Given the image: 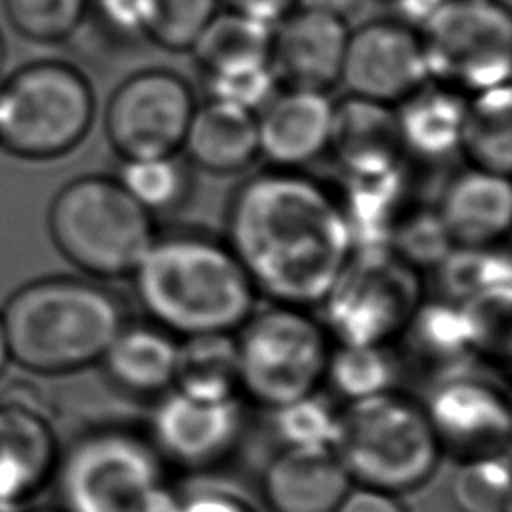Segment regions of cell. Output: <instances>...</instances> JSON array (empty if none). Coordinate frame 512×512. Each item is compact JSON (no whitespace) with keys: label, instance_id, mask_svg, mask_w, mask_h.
<instances>
[{"label":"cell","instance_id":"cell-7","mask_svg":"<svg viewBox=\"0 0 512 512\" xmlns=\"http://www.w3.org/2000/svg\"><path fill=\"white\" fill-rule=\"evenodd\" d=\"M236 332L238 390L252 402L278 410L316 394L326 380L332 338L304 308L274 302Z\"/></svg>","mask_w":512,"mask_h":512},{"label":"cell","instance_id":"cell-22","mask_svg":"<svg viewBox=\"0 0 512 512\" xmlns=\"http://www.w3.org/2000/svg\"><path fill=\"white\" fill-rule=\"evenodd\" d=\"M182 148L196 166L208 172L244 170L260 154L256 114L210 98L194 108Z\"/></svg>","mask_w":512,"mask_h":512},{"label":"cell","instance_id":"cell-25","mask_svg":"<svg viewBox=\"0 0 512 512\" xmlns=\"http://www.w3.org/2000/svg\"><path fill=\"white\" fill-rule=\"evenodd\" d=\"M460 150L476 168L508 176L512 166L510 84L472 94L466 104Z\"/></svg>","mask_w":512,"mask_h":512},{"label":"cell","instance_id":"cell-27","mask_svg":"<svg viewBox=\"0 0 512 512\" xmlns=\"http://www.w3.org/2000/svg\"><path fill=\"white\" fill-rule=\"evenodd\" d=\"M402 334H406L414 358L424 360L428 366H438L444 376L452 374L450 364L458 372L464 370L460 364L476 350L462 308L448 302L418 306Z\"/></svg>","mask_w":512,"mask_h":512},{"label":"cell","instance_id":"cell-36","mask_svg":"<svg viewBox=\"0 0 512 512\" xmlns=\"http://www.w3.org/2000/svg\"><path fill=\"white\" fill-rule=\"evenodd\" d=\"M210 98L258 112L276 92V74L270 64L204 76Z\"/></svg>","mask_w":512,"mask_h":512},{"label":"cell","instance_id":"cell-16","mask_svg":"<svg viewBox=\"0 0 512 512\" xmlns=\"http://www.w3.org/2000/svg\"><path fill=\"white\" fill-rule=\"evenodd\" d=\"M334 114L336 104L326 90H276L256 112L258 152L276 168L298 170L328 150Z\"/></svg>","mask_w":512,"mask_h":512},{"label":"cell","instance_id":"cell-2","mask_svg":"<svg viewBox=\"0 0 512 512\" xmlns=\"http://www.w3.org/2000/svg\"><path fill=\"white\" fill-rule=\"evenodd\" d=\"M134 292L172 336L234 334L256 310V288L226 242L182 232L156 236L136 270Z\"/></svg>","mask_w":512,"mask_h":512},{"label":"cell","instance_id":"cell-32","mask_svg":"<svg viewBox=\"0 0 512 512\" xmlns=\"http://www.w3.org/2000/svg\"><path fill=\"white\" fill-rule=\"evenodd\" d=\"M2 6L10 26L40 44L70 38L90 10L88 0H2Z\"/></svg>","mask_w":512,"mask_h":512},{"label":"cell","instance_id":"cell-5","mask_svg":"<svg viewBox=\"0 0 512 512\" xmlns=\"http://www.w3.org/2000/svg\"><path fill=\"white\" fill-rule=\"evenodd\" d=\"M164 460L126 428H92L60 448L54 480L64 512H172Z\"/></svg>","mask_w":512,"mask_h":512},{"label":"cell","instance_id":"cell-31","mask_svg":"<svg viewBox=\"0 0 512 512\" xmlns=\"http://www.w3.org/2000/svg\"><path fill=\"white\" fill-rule=\"evenodd\" d=\"M116 180L148 212L176 206L188 188L186 168L176 154L124 160Z\"/></svg>","mask_w":512,"mask_h":512},{"label":"cell","instance_id":"cell-23","mask_svg":"<svg viewBox=\"0 0 512 512\" xmlns=\"http://www.w3.org/2000/svg\"><path fill=\"white\" fill-rule=\"evenodd\" d=\"M466 104L464 92L430 80L398 102L394 114L404 152L436 160L460 150Z\"/></svg>","mask_w":512,"mask_h":512},{"label":"cell","instance_id":"cell-15","mask_svg":"<svg viewBox=\"0 0 512 512\" xmlns=\"http://www.w3.org/2000/svg\"><path fill=\"white\" fill-rule=\"evenodd\" d=\"M62 444L44 408L20 396L0 398V512H16L54 480Z\"/></svg>","mask_w":512,"mask_h":512},{"label":"cell","instance_id":"cell-33","mask_svg":"<svg viewBox=\"0 0 512 512\" xmlns=\"http://www.w3.org/2000/svg\"><path fill=\"white\" fill-rule=\"evenodd\" d=\"M454 246L438 210H406L388 244V248L412 268L438 266Z\"/></svg>","mask_w":512,"mask_h":512},{"label":"cell","instance_id":"cell-30","mask_svg":"<svg viewBox=\"0 0 512 512\" xmlns=\"http://www.w3.org/2000/svg\"><path fill=\"white\" fill-rule=\"evenodd\" d=\"M450 500L458 512H510L508 454L460 462Z\"/></svg>","mask_w":512,"mask_h":512},{"label":"cell","instance_id":"cell-28","mask_svg":"<svg viewBox=\"0 0 512 512\" xmlns=\"http://www.w3.org/2000/svg\"><path fill=\"white\" fill-rule=\"evenodd\" d=\"M396 364L386 346L338 344L332 348L326 380L348 402L394 388Z\"/></svg>","mask_w":512,"mask_h":512},{"label":"cell","instance_id":"cell-41","mask_svg":"<svg viewBox=\"0 0 512 512\" xmlns=\"http://www.w3.org/2000/svg\"><path fill=\"white\" fill-rule=\"evenodd\" d=\"M444 0H396L406 22L420 26Z\"/></svg>","mask_w":512,"mask_h":512},{"label":"cell","instance_id":"cell-19","mask_svg":"<svg viewBox=\"0 0 512 512\" xmlns=\"http://www.w3.org/2000/svg\"><path fill=\"white\" fill-rule=\"evenodd\" d=\"M456 246L490 248L508 234L512 190L508 176L470 168L454 176L436 208Z\"/></svg>","mask_w":512,"mask_h":512},{"label":"cell","instance_id":"cell-45","mask_svg":"<svg viewBox=\"0 0 512 512\" xmlns=\"http://www.w3.org/2000/svg\"><path fill=\"white\" fill-rule=\"evenodd\" d=\"M4 54H6V46H4V38L0 34V70H2V64H4Z\"/></svg>","mask_w":512,"mask_h":512},{"label":"cell","instance_id":"cell-10","mask_svg":"<svg viewBox=\"0 0 512 512\" xmlns=\"http://www.w3.org/2000/svg\"><path fill=\"white\" fill-rule=\"evenodd\" d=\"M322 304V324L338 344L386 346L420 306L416 268L390 248L354 250Z\"/></svg>","mask_w":512,"mask_h":512},{"label":"cell","instance_id":"cell-1","mask_svg":"<svg viewBox=\"0 0 512 512\" xmlns=\"http://www.w3.org/2000/svg\"><path fill=\"white\" fill-rule=\"evenodd\" d=\"M226 244L256 292L300 308L322 304L354 254L340 198L284 168L254 174L234 192Z\"/></svg>","mask_w":512,"mask_h":512},{"label":"cell","instance_id":"cell-38","mask_svg":"<svg viewBox=\"0 0 512 512\" xmlns=\"http://www.w3.org/2000/svg\"><path fill=\"white\" fill-rule=\"evenodd\" d=\"M334 512H408V508L398 494L352 484Z\"/></svg>","mask_w":512,"mask_h":512},{"label":"cell","instance_id":"cell-20","mask_svg":"<svg viewBox=\"0 0 512 512\" xmlns=\"http://www.w3.org/2000/svg\"><path fill=\"white\" fill-rule=\"evenodd\" d=\"M328 150L346 176L376 174L400 166L402 140L390 106L354 98L336 104Z\"/></svg>","mask_w":512,"mask_h":512},{"label":"cell","instance_id":"cell-40","mask_svg":"<svg viewBox=\"0 0 512 512\" xmlns=\"http://www.w3.org/2000/svg\"><path fill=\"white\" fill-rule=\"evenodd\" d=\"M224 2L230 10L252 16L270 26L278 24L296 6V0H224Z\"/></svg>","mask_w":512,"mask_h":512},{"label":"cell","instance_id":"cell-24","mask_svg":"<svg viewBox=\"0 0 512 512\" xmlns=\"http://www.w3.org/2000/svg\"><path fill=\"white\" fill-rule=\"evenodd\" d=\"M274 26L226 8L202 28L190 52L204 76L270 64Z\"/></svg>","mask_w":512,"mask_h":512},{"label":"cell","instance_id":"cell-39","mask_svg":"<svg viewBox=\"0 0 512 512\" xmlns=\"http://www.w3.org/2000/svg\"><path fill=\"white\" fill-rule=\"evenodd\" d=\"M172 512H254L252 506L228 490H200L186 498H176Z\"/></svg>","mask_w":512,"mask_h":512},{"label":"cell","instance_id":"cell-35","mask_svg":"<svg viewBox=\"0 0 512 512\" xmlns=\"http://www.w3.org/2000/svg\"><path fill=\"white\" fill-rule=\"evenodd\" d=\"M276 414V430L284 446H330L336 434L338 410L318 398V392L286 404Z\"/></svg>","mask_w":512,"mask_h":512},{"label":"cell","instance_id":"cell-13","mask_svg":"<svg viewBox=\"0 0 512 512\" xmlns=\"http://www.w3.org/2000/svg\"><path fill=\"white\" fill-rule=\"evenodd\" d=\"M424 408L442 454L460 462L508 454L510 404L496 382L460 370L438 382Z\"/></svg>","mask_w":512,"mask_h":512},{"label":"cell","instance_id":"cell-29","mask_svg":"<svg viewBox=\"0 0 512 512\" xmlns=\"http://www.w3.org/2000/svg\"><path fill=\"white\" fill-rule=\"evenodd\" d=\"M440 268L446 298L464 302L478 294L494 290H510L508 260L490 248L454 246V250L436 266Z\"/></svg>","mask_w":512,"mask_h":512},{"label":"cell","instance_id":"cell-26","mask_svg":"<svg viewBox=\"0 0 512 512\" xmlns=\"http://www.w3.org/2000/svg\"><path fill=\"white\" fill-rule=\"evenodd\" d=\"M204 398L238 396V358L232 334L190 336L178 342L174 386Z\"/></svg>","mask_w":512,"mask_h":512},{"label":"cell","instance_id":"cell-37","mask_svg":"<svg viewBox=\"0 0 512 512\" xmlns=\"http://www.w3.org/2000/svg\"><path fill=\"white\" fill-rule=\"evenodd\" d=\"M96 18L116 36H146L148 0H88Z\"/></svg>","mask_w":512,"mask_h":512},{"label":"cell","instance_id":"cell-8","mask_svg":"<svg viewBox=\"0 0 512 512\" xmlns=\"http://www.w3.org/2000/svg\"><path fill=\"white\" fill-rule=\"evenodd\" d=\"M94 92L62 60H36L0 80V148L26 160H52L90 132Z\"/></svg>","mask_w":512,"mask_h":512},{"label":"cell","instance_id":"cell-42","mask_svg":"<svg viewBox=\"0 0 512 512\" xmlns=\"http://www.w3.org/2000/svg\"><path fill=\"white\" fill-rule=\"evenodd\" d=\"M360 0H296V4L300 8H308V10H318V12H326L332 16H340L344 18L346 14H350Z\"/></svg>","mask_w":512,"mask_h":512},{"label":"cell","instance_id":"cell-11","mask_svg":"<svg viewBox=\"0 0 512 512\" xmlns=\"http://www.w3.org/2000/svg\"><path fill=\"white\" fill-rule=\"evenodd\" d=\"M194 96L184 78L168 70H144L126 78L110 96L104 128L122 160L172 156L194 114Z\"/></svg>","mask_w":512,"mask_h":512},{"label":"cell","instance_id":"cell-34","mask_svg":"<svg viewBox=\"0 0 512 512\" xmlns=\"http://www.w3.org/2000/svg\"><path fill=\"white\" fill-rule=\"evenodd\" d=\"M220 0H148L146 36L166 50H190Z\"/></svg>","mask_w":512,"mask_h":512},{"label":"cell","instance_id":"cell-44","mask_svg":"<svg viewBox=\"0 0 512 512\" xmlns=\"http://www.w3.org/2000/svg\"><path fill=\"white\" fill-rule=\"evenodd\" d=\"M16 512H64L60 506H24V508H20V510H16Z\"/></svg>","mask_w":512,"mask_h":512},{"label":"cell","instance_id":"cell-17","mask_svg":"<svg viewBox=\"0 0 512 512\" xmlns=\"http://www.w3.org/2000/svg\"><path fill=\"white\" fill-rule=\"evenodd\" d=\"M350 30L344 18L292 10L272 30L270 66L288 86L326 90L340 80Z\"/></svg>","mask_w":512,"mask_h":512},{"label":"cell","instance_id":"cell-18","mask_svg":"<svg viewBox=\"0 0 512 512\" xmlns=\"http://www.w3.org/2000/svg\"><path fill=\"white\" fill-rule=\"evenodd\" d=\"M350 488L330 446H282L260 476V496L270 512H334Z\"/></svg>","mask_w":512,"mask_h":512},{"label":"cell","instance_id":"cell-6","mask_svg":"<svg viewBox=\"0 0 512 512\" xmlns=\"http://www.w3.org/2000/svg\"><path fill=\"white\" fill-rule=\"evenodd\" d=\"M48 230L58 252L94 280L132 276L156 238L152 212L106 176L64 184L50 202Z\"/></svg>","mask_w":512,"mask_h":512},{"label":"cell","instance_id":"cell-4","mask_svg":"<svg viewBox=\"0 0 512 512\" xmlns=\"http://www.w3.org/2000/svg\"><path fill=\"white\" fill-rule=\"evenodd\" d=\"M332 450L352 484L398 496L424 486L444 456L424 402L396 388L338 410Z\"/></svg>","mask_w":512,"mask_h":512},{"label":"cell","instance_id":"cell-14","mask_svg":"<svg viewBox=\"0 0 512 512\" xmlns=\"http://www.w3.org/2000/svg\"><path fill=\"white\" fill-rule=\"evenodd\" d=\"M340 80L354 98L386 106L402 102L428 82L418 32L392 20H374L352 30Z\"/></svg>","mask_w":512,"mask_h":512},{"label":"cell","instance_id":"cell-9","mask_svg":"<svg viewBox=\"0 0 512 512\" xmlns=\"http://www.w3.org/2000/svg\"><path fill=\"white\" fill-rule=\"evenodd\" d=\"M418 28L428 80L470 94L508 84L512 18L502 0H444Z\"/></svg>","mask_w":512,"mask_h":512},{"label":"cell","instance_id":"cell-46","mask_svg":"<svg viewBox=\"0 0 512 512\" xmlns=\"http://www.w3.org/2000/svg\"><path fill=\"white\" fill-rule=\"evenodd\" d=\"M392 2H396V0H392Z\"/></svg>","mask_w":512,"mask_h":512},{"label":"cell","instance_id":"cell-12","mask_svg":"<svg viewBox=\"0 0 512 512\" xmlns=\"http://www.w3.org/2000/svg\"><path fill=\"white\" fill-rule=\"evenodd\" d=\"M244 412L238 396L204 398L170 388L154 406L148 440L166 464L206 470L240 444Z\"/></svg>","mask_w":512,"mask_h":512},{"label":"cell","instance_id":"cell-3","mask_svg":"<svg viewBox=\"0 0 512 512\" xmlns=\"http://www.w3.org/2000/svg\"><path fill=\"white\" fill-rule=\"evenodd\" d=\"M10 360L36 376L98 364L126 326L118 298L94 278L44 276L16 288L0 308Z\"/></svg>","mask_w":512,"mask_h":512},{"label":"cell","instance_id":"cell-21","mask_svg":"<svg viewBox=\"0 0 512 512\" xmlns=\"http://www.w3.org/2000/svg\"><path fill=\"white\" fill-rule=\"evenodd\" d=\"M176 338L160 326H124L100 358L106 380L138 398H160L174 386Z\"/></svg>","mask_w":512,"mask_h":512},{"label":"cell","instance_id":"cell-43","mask_svg":"<svg viewBox=\"0 0 512 512\" xmlns=\"http://www.w3.org/2000/svg\"><path fill=\"white\" fill-rule=\"evenodd\" d=\"M10 350H8V340H6V332H4V322H2V314H0V376L4 374V370L10 364Z\"/></svg>","mask_w":512,"mask_h":512}]
</instances>
